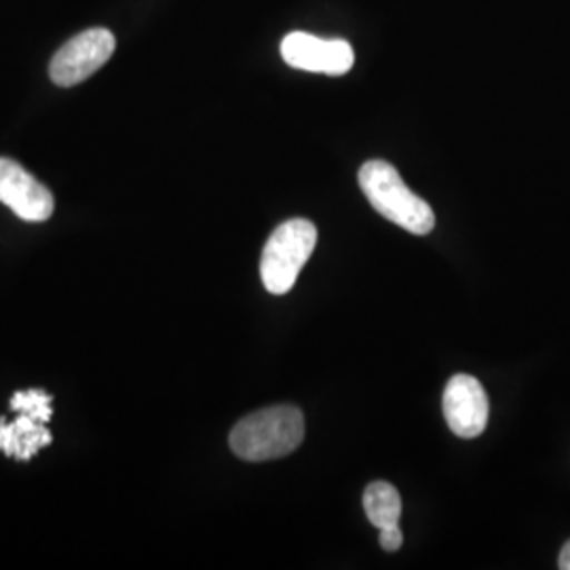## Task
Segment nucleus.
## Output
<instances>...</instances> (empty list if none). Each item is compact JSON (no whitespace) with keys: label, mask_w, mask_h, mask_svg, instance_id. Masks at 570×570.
Masks as SVG:
<instances>
[{"label":"nucleus","mask_w":570,"mask_h":570,"mask_svg":"<svg viewBox=\"0 0 570 570\" xmlns=\"http://www.w3.org/2000/svg\"><path fill=\"white\" fill-rule=\"evenodd\" d=\"M305 440V416L301 407L271 406L242 419L228 438L230 450L252 463L287 456Z\"/></svg>","instance_id":"nucleus-1"},{"label":"nucleus","mask_w":570,"mask_h":570,"mask_svg":"<svg viewBox=\"0 0 570 570\" xmlns=\"http://www.w3.org/2000/svg\"><path fill=\"white\" fill-rule=\"evenodd\" d=\"M360 186L370 205L389 223L406 228L412 235H429L435 214L425 199L416 197L400 171L387 161H367L360 169Z\"/></svg>","instance_id":"nucleus-2"},{"label":"nucleus","mask_w":570,"mask_h":570,"mask_svg":"<svg viewBox=\"0 0 570 570\" xmlns=\"http://www.w3.org/2000/svg\"><path fill=\"white\" fill-rule=\"evenodd\" d=\"M317 245V226L305 218H292L277 226L268 237L263 258H261V277L271 294H287L303 266L308 263Z\"/></svg>","instance_id":"nucleus-3"},{"label":"nucleus","mask_w":570,"mask_h":570,"mask_svg":"<svg viewBox=\"0 0 570 570\" xmlns=\"http://www.w3.org/2000/svg\"><path fill=\"white\" fill-rule=\"evenodd\" d=\"M115 35L106 28H91L66 42L49 66V75L60 87H75L102 68L115 53Z\"/></svg>","instance_id":"nucleus-4"},{"label":"nucleus","mask_w":570,"mask_h":570,"mask_svg":"<svg viewBox=\"0 0 570 570\" xmlns=\"http://www.w3.org/2000/svg\"><path fill=\"white\" fill-rule=\"evenodd\" d=\"M282 58L287 66L327 77H341L353 68V47L341 39L324 41L306 32H289L282 41Z\"/></svg>","instance_id":"nucleus-5"},{"label":"nucleus","mask_w":570,"mask_h":570,"mask_svg":"<svg viewBox=\"0 0 570 570\" xmlns=\"http://www.w3.org/2000/svg\"><path fill=\"white\" fill-rule=\"evenodd\" d=\"M489 395L482 383L469 374H454L444 389V416L450 431L473 440L489 425Z\"/></svg>","instance_id":"nucleus-6"},{"label":"nucleus","mask_w":570,"mask_h":570,"mask_svg":"<svg viewBox=\"0 0 570 570\" xmlns=\"http://www.w3.org/2000/svg\"><path fill=\"white\" fill-rule=\"evenodd\" d=\"M0 204L26 223L49 220L56 207L51 190L11 159H0Z\"/></svg>","instance_id":"nucleus-7"},{"label":"nucleus","mask_w":570,"mask_h":570,"mask_svg":"<svg viewBox=\"0 0 570 570\" xmlns=\"http://www.w3.org/2000/svg\"><path fill=\"white\" fill-rule=\"evenodd\" d=\"M45 425L47 423H41L39 419L26 412H18V419L13 423L0 419V450L7 456L30 461L32 456H37L39 450L49 446L53 440L51 431Z\"/></svg>","instance_id":"nucleus-8"},{"label":"nucleus","mask_w":570,"mask_h":570,"mask_svg":"<svg viewBox=\"0 0 570 570\" xmlns=\"http://www.w3.org/2000/svg\"><path fill=\"white\" fill-rule=\"evenodd\" d=\"M364 510L374 529L397 527L402 518V497L389 482H372L364 492Z\"/></svg>","instance_id":"nucleus-9"},{"label":"nucleus","mask_w":570,"mask_h":570,"mask_svg":"<svg viewBox=\"0 0 570 570\" xmlns=\"http://www.w3.org/2000/svg\"><path fill=\"white\" fill-rule=\"evenodd\" d=\"M51 395L45 393L41 389H30V391H18L9 406L13 412H26L35 419H39L41 423H49L51 416H53V410H51Z\"/></svg>","instance_id":"nucleus-10"},{"label":"nucleus","mask_w":570,"mask_h":570,"mask_svg":"<svg viewBox=\"0 0 570 570\" xmlns=\"http://www.w3.org/2000/svg\"><path fill=\"white\" fill-rule=\"evenodd\" d=\"M379 541H381V548L385 551H397L404 543V534L400 527H389V529H381L379 534Z\"/></svg>","instance_id":"nucleus-11"},{"label":"nucleus","mask_w":570,"mask_h":570,"mask_svg":"<svg viewBox=\"0 0 570 570\" xmlns=\"http://www.w3.org/2000/svg\"><path fill=\"white\" fill-rule=\"evenodd\" d=\"M558 567L562 570H570V541L560 551V560H558Z\"/></svg>","instance_id":"nucleus-12"}]
</instances>
